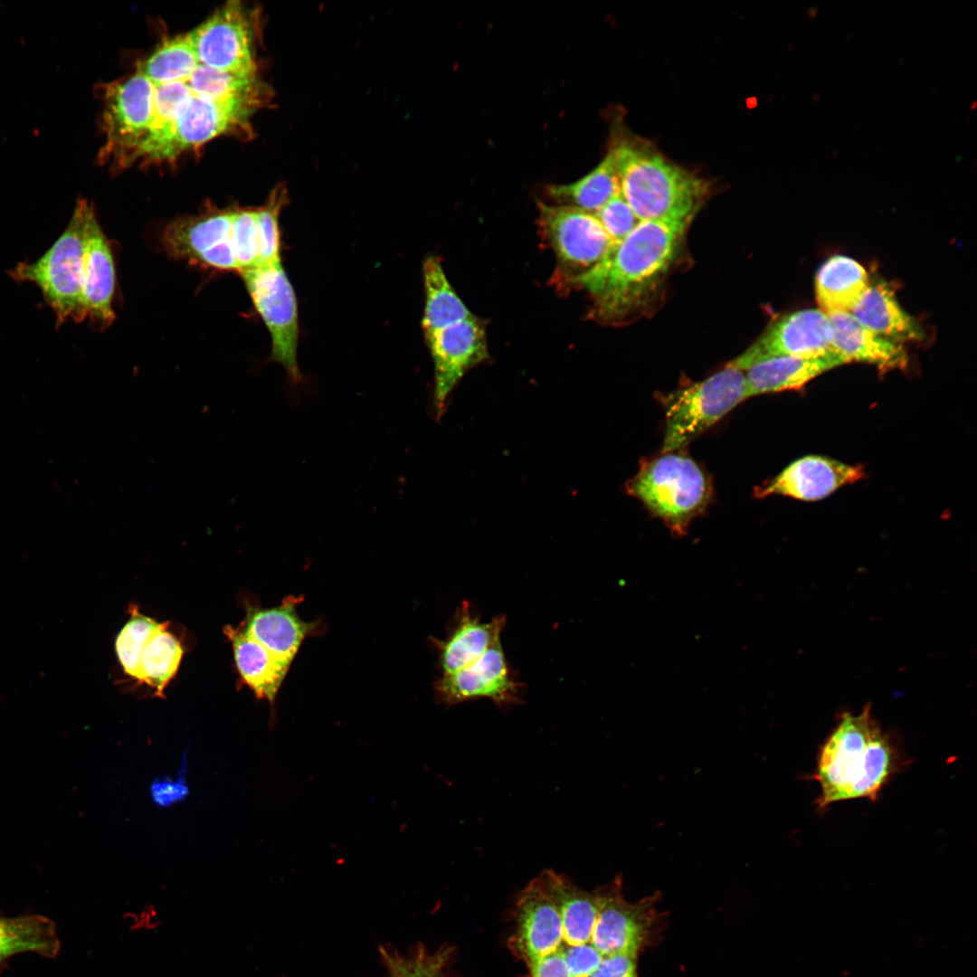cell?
I'll return each instance as SVG.
<instances>
[{
  "label": "cell",
  "instance_id": "obj_32",
  "mask_svg": "<svg viewBox=\"0 0 977 977\" xmlns=\"http://www.w3.org/2000/svg\"><path fill=\"white\" fill-rule=\"evenodd\" d=\"M199 64L189 33L163 43L138 71L154 84L185 81Z\"/></svg>",
  "mask_w": 977,
  "mask_h": 977
},
{
  "label": "cell",
  "instance_id": "obj_15",
  "mask_svg": "<svg viewBox=\"0 0 977 977\" xmlns=\"http://www.w3.org/2000/svg\"><path fill=\"white\" fill-rule=\"evenodd\" d=\"M831 353L836 352L830 345L828 316L820 309H803L776 320L726 365L745 372L768 357L812 358Z\"/></svg>",
  "mask_w": 977,
  "mask_h": 977
},
{
  "label": "cell",
  "instance_id": "obj_13",
  "mask_svg": "<svg viewBox=\"0 0 977 977\" xmlns=\"http://www.w3.org/2000/svg\"><path fill=\"white\" fill-rule=\"evenodd\" d=\"M232 207L211 204L198 214L174 219L162 231L161 242L172 258L219 270L238 271L231 241Z\"/></svg>",
  "mask_w": 977,
  "mask_h": 977
},
{
  "label": "cell",
  "instance_id": "obj_19",
  "mask_svg": "<svg viewBox=\"0 0 977 977\" xmlns=\"http://www.w3.org/2000/svg\"><path fill=\"white\" fill-rule=\"evenodd\" d=\"M115 283L112 251L91 206L86 223L82 303L86 318L101 328L109 326L115 318L112 308Z\"/></svg>",
  "mask_w": 977,
  "mask_h": 977
},
{
  "label": "cell",
  "instance_id": "obj_26",
  "mask_svg": "<svg viewBox=\"0 0 977 977\" xmlns=\"http://www.w3.org/2000/svg\"><path fill=\"white\" fill-rule=\"evenodd\" d=\"M849 313L868 329L896 343L919 340L923 336L884 283L869 284Z\"/></svg>",
  "mask_w": 977,
  "mask_h": 977
},
{
  "label": "cell",
  "instance_id": "obj_25",
  "mask_svg": "<svg viewBox=\"0 0 977 977\" xmlns=\"http://www.w3.org/2000/svg\"><path fill=\"white\" fill-rule=\"evenodd\" d=\"M237 669L259 698L273 703L289 663L271 653L242 628L225 626Z\"/></svg>",
  "mask_w": 977,
  "mask_h": 977
},
{
  "label": "cell",
  "instance_id": "obj_16",
  "mask_svg": "<svg viewBox=\"0 0 977 977\" xmlns=\"http://www.w3.org/2000/svg\"><path fill=\"white\" fill-rule=\"evenodd\" d=\"M435 687L438 699L448 706L485 697L506 707L519 701L521 684L511 673L498 641L470 665L443 674Z\"/></svg>",
  "mask_w": 977,
  "mask_h": 977
},
{
  "label": "cell",
  "instance_id": "obj_6",
  "mask_svg": "<svg viewBox=\"0 0 977 977\" xmlns=\"http://www.w3.org/2000/svg\"><path fill=\"white\" fill-rule=\"evenodd\" d=\"M747 398L745 372L728 365L700 382L660 395L666 427L661 452L685 447Z\"/></svg>",
  "mask_w": 977,
  "mask_h": 977
},
{
  "label": "cell",
  "instance_id": "obj_17",
  "mask_svg": "<svg viewBox=\"0 0 977 977\" xmlns=\"http://www.w3.org/2000/svg\"><path fill=\"white\" fill-rule=\"evenodd\" d=\"M510 947L526 963L557 951L564 943L558 911L538 877L519 893Z\"/></svg>",
  "mask_w": 977,
  "mask_h": 977
},
{
  "label": "cell",
  "instance_id": "obj_20",
  "mask_svg": "<svg viewBox=\"0 0 977 977\" xmlns=\"http://www.w3.org/2000/svg\"><path fill=\"white\" fill-rule=\"evenodd\" d=\"M827 316L830 345L846 363H868L882 370L906 366V354L899 343L868 329L849 312Z\"/></svg>",
  "mask_w": 977,
  "mask_h": 977
},
{
  "label": "cell",
  "instance_id": "obj_38",
  "mask_svg": "<svg viewBox=\"0 0 977 977\" xmlns=\"http://www.w3.org/2000/svg\"><path fill=\"white\" fill-rule=\"evenodd\" d=\"M187 759L186 752L183 755L180 772L175 779L163 777L155 779L150 784V795L155 804L159 807H169L182 802L189 794V787L186 783Z\"/></svg>",
  "mask_w": 977,
  "mask_h": 977
},
{
  "label": "cell",
  "instance_id": "obj_36",
  "mask_svg": "<svg viewBox=\"0 0 977 977\" xmlns=\"http://www.w3.org/2000/svg\"><path fill=\"white\" fill-rule=\"evenodd\" d=\"M231 241L240 273L260 264L256 208L232 207Z\"/></svg>",
  "mask_w": 977,
  "mask_h": 977
},
{
  "label": "cell",
  "instance_id": "obj_1",
  "mask_svg": "<svg viewBox=\"0 0 977 977\" xmlns=\"http://www.w3.org/2000/svg\"><path fill=\"white\" fill-rule=\"evenodd\" d=\"M688 225L640 221L602 261L575 280L572 285L584 289L592 299L593 318L618 322L644 308L678 255Z\"/></svg>",
  "mask_w": 977,
  "mask_h": 977
},
{
  "label": "cell",
  "instance_id": "obj_39",
  "mask_svg": "<svg viewBox=\"0 0 977 977\" xmlns=\"http://www.w3.org/2000/svg\"><path fill=\"white\" fill-rule=\"evenodd\" d=\"M572 977H590L601 963L603 955L590 943L559 948Z\"/></svg>",
  "mask_w": 977,
  "mask_h": 977
},
{
  "label": "cell",
  "instance_id": "obj_3",
  "mask_svg": "<svg viewBox=\"0 0 977 977\" xmlns=\"http://www.w3.org/2000/svg\"><path fill=\"white\" fill-rule=\"evenodd\" d=\"M609 152L621 194L640 221L689 223L707 194L705 181L637 140L616 138Z\"/></svg>",
  "mask_w": 977,
  "mask_h": 977
},
{
  "label": "cell",
  "instance_id": "obj_12",
  "mask_svg": "<svg viewBox=\"0 0 977 977\" xmlns=\"http://www.w3.org/2000/svg\"><path fill=\"white\" fill-rule=\"evenodd\" d=\"M155 84L139 71L104 87L101 127L106 142L100 159L113 157L119 166L143 138L154 118Z\"/></svg>",
  "mask_w": 977,
  "mask_h": 977
},
{
  "label": "cell",
  "instance_id": "obj_9",
  "mask_svg": "<svg viewBox=\"0 0 977 977\" xmlns=\"http://www.w3.org/2000/svg\"><path fill=\"white\" fill-rule=\"evenodd\" d=\"M538 210L539 230L556 257L560 282L572 285L602 261L613 245L593 213L542 202Z\"/></svg>",
  "mask_w": 977,
  "mask_h": 977
},
{
  "label": "cell",
  "instance_id": "obj_37",
  "mask_svg": "<svg viewBox=\"0 0 977 977\" xmlns=\"http://www.w3.org/2000/svg\"><path fill=\"white\" fill-rule=\"evenodd\" d=\"M594 214L613 243L626 237L640 222L621 194Z\"/></svg>",
  "mask_w": 977,
  "mask_h": 977
},
{
  "label": "cell",
  "instance_id": "obj_30",
  "mask_svg": "<svg viewBox=\"0 0 977 977\" xmlns=\"http://www.w3.org/2000/svg\"><path fill=\"white\" fill-rule=\"evenodd\" d=\"M547 194L557 204L574 206L594 213L612 198L621 194L619 176L610 152L591 172L579 180L564 185H551Z\"/></svg>",
  "mask_w": 977,
  "mask_h": 977
},
{
  "label": "cell",
  "instance_id": "obj_22",
  "mask_svg": "<svg viewBox=\"0 0 977 977\" xmlns=\"http://www.w3.org/2000/svg\"><path fill=\"white\" fill-rule=\"evenodd\" d=\"M296 599L289 597L274 608H247L244 631L271 653L290 664L312 624L300 619Z\"/></svg>",
  "mask_w": 977,
  "mask_h": 977
},
{
  "label": "cell",
  "instance_id": "obj_18",
  "mask_svg": "<svg viewBox=\"0 0 977 977\" xmlns=\"http://www.w3.org/2000/svg\"><path fill=\"white\" fill-rule=\"evenodd\" d=\"M864 476L860 466L808 455L796 460L756 493L759 498L782 495L803 501L822 499Z\"/></svg>",
  "mask_w": 977,
  "mask_h": 977
},
{
  "label": "cell",
  "instance_id": "obj_27",
  "mask_svg": "<svg viewBox=\"0 0 977 977\" xmlns=\"http://www.w3.org/2000/svg\"><path fill=\"white\" fill-rule=\"evenodd\" d=\"M868 285V272L858 261L844 255L830 257L816 276L820 310L826 315L849 313Z\"/></svg>",
  "mask_w": 977,
  "mask_h": 977
},
{
  "label": "cell",
  "instance_id": "obj_11",
  "mask_svg": "<svg viewBox=\"0 0 977 977\" xmlns=\"http://www.w3.org/2000/svg\"><path fill=\"white\" fill-rule=\"evenodd\" d=\"M594 893L598 915L589 943L603 956L614 953L639 955L658 941L662 920L656 905L660 898L659 892L636 903H629L622 896L621 876H616Z\"/></svg>",
  "mask_w": 977,
  "mask_h": 977
},
{
  "label": "cell",
  "instance_id": "obj_4",
  "mask_svg": "<svg viewBox=\"0 0 977 977\" xmlns=\"http://www.w3.org/2000/svg\"><path fill=\"white\" fill-rule=\"evenodd\" d=\"M626 488L677 536L687 534L691 520L702 514L712 498L710 479L701 467L676 451L642 462Z\"/></svg>",
  "mask_w": 977,
  "mask_h": 977
},
{
  "label": "cell",
  "instance_id": "obj_40",
  "mask_svg": "<svg viewBox=\"0 0 977 977\" xmlns=\"http://www.w3.org/2000/svg\"><path fill=\"white\" fill-rule=\"evenodd\" d=\"M638 955L614 953L603 956L590 977H637Z\"/></svg>",
  "mask_w": 977,
  "mask_h": 977
},
{
  "label": "cell",
  "instance_id": "obj_28",
  "mask_svg": "<svg viewBox=\"0 0 977 977\" xmlns=\"http://www.w3.org/2000/svg\"><path fill=\"white\" fill-rule=\"evenodd\" d=\"M61 948L55 923L43 915L0 917V975L7 960L21 953L53 958Z\"/></svg>",
  "mask_w": 977,
  "mask_h": 977
},
{
  "label": "cell",
  "instance_id": "obj_10",
  "mask_svg": "<svg viewBox=\"0 0 977 977\" xmlns=\"http://www.w3.org/2000/svg\"><path fill=\"white\" fill-rule=\"evenodd\" d=\"M272 98V91L225 99L193 94L172 128L166 161H174L184 152L222 136L246 140L253 138L251 119L269 106Z\"/></svg>",
  "mask_w": 977,
  "mask_h": 977
},
{
  "label": "cell",
  "instance_id": "obj_21",
  "mask_svg": "<svg viewBox=\"0 0 977 977\" xmlns=\"http://www.w3.org/2000/svg\"><path fill=\"white\" fill-rule=\"evenodd\" d=\"M843 364L845 360L837 353L812 358L763 359L745 371L747 396L801 389L818 375Z\"/></svg>",
  "mask_w": 977,
  "mask_h": 977
},
{
  "label": "cell",
  "instance_id": "obj_34",
  "mask_svg": "<svg viewBox=\"0 0 977 977\" xmlns=\"http://www.w3.org/2000/svg\"><path fill=\"white\" fill-rule=\"evenodd\" d=\"M288 203V188L285 184H280L270 193L265 204L256 208L260 264L280 261L279 217Z\"/></svg>",
  "mask_w": 977,
  "mask_h": 977
},
{
  "label": "cell",
  "instance_id": "obj_14",
  "mask_svg": "<svg viewBox=\"0 0 977 977\" xmlns=\"http://www.w3.org/2000/svg\"><path fill=\"white\" fill-rule=\"evenodd\" d=\"M426 342L434 369L432 412L440 421L462 377L489 357L485 324L474 315L434 332Z\"/></svg>",
  "mask_w": 977,
  "mask_h": 977
},
{
  "label": "cell",
  "instance_id": "obj_35",
  "mask_svg": "<svg viewBox=\"0 0 977 977\" xmlns=\"http://www.w3.org/2000/svg\"><path fill=\"white\" fill-rule=\"evenodd\" d=\"M381 956L390 977H441V971L450 957V948L430 953L418 947L412 954L403 955L396 951L380 948Z\"/></svg>",
  "mask_w": 977,
  "mask_h": 977
},
{
  "label": "cell",
  "instance_id": "obj_33",
  "mask_svg": "<svg viewBox=\"0 0 977 977\" xmlns=\"http://www.w3.org/2000/svg\"><path fill=\"white\" fill-rule=\"evenodd\" d=\"M130 619L122 628L116 640V651L126 674L139 680V659L142 650L151 638L165 623L141 614L131 605Z\"/></svg>",
  "mask_w": 977,
  "mask_h": 977
},
{
  "label": "cell",
  "instance_id": "obj_29",
  "mask_svg": "<svg viewBox=\"0 0 977 977\" xmlns=\"http://www.w3.org/2000/svg\"><path fill=\"white\" fill-rule=\"evenodd\" d=\"M422 274L425 305L422 327L425 339L443 327L474 316L451 285L438 257L425 259Z\"/></svg>",
  "mask_w": 977,
  "mask_h": 977
},
{
  "label": "cell",
  "instance_id": "obj_5",
  "mask_svg": "<svg viewBox=\"0 0 977 977\" xmlns=\"http://www.w3.org/2000/svg\"><path fill=\"white\" fill-rule=\"evenodd\" d=\"M92 204L79 198L66 228L34 261L19 262L8 270L17 282H31L41 290L54 313L56 327L86 319L82 303V265L86 223Z\"/></svg>",
  "mask_w": 977,
  "mask_h": 977
},
{
  "label": "cell",
  "instance_id": "obj_7",
  "mask_svg": "<svg viewBox=\"0 0 977 977\" xmlns=\"http://www.w3.org/2000/svg\"><path fill=\"white\" fill-rule=\"evenodd\" d=\"M259 9L230 2L189 33L199 63L238 74H260Z\"/></svg>",
  "mask_w": 977,
  "mask_h": 977
},
{
  "label": "cell",
  "instance_id": "obj_41",
  "mask_svg": "<svg viewBox=\"0 0 977 977\" xmlns=\"http://www.w3.org/2000/svg\"><path fill=\"white\" fill-rule=\"evenodd\" d=\"M526 964L531 977H572L560 949Z\"/></svg>",
  "mask_w": 977,
  "mask_h": 977
},
{
  "label": "cell",
  "instance_id": "obj_24",
  "mask_svg": "<svg viewBox=\"0 0 977 977\" xmlns=\"http://www.w3.org/2000/svg\"><path fill=\"white\" fill-rule=\"evenodd\" d=\"M505 623V616H496L488 622L481 621L472 613L469 603L463 602L455 629L446 640L439 644L443 674L460 670L479 659L500 641Z\"/></svg>",
  "mask_w": 977,
  "mask_h": 977
},
{
  "label": "cell",
  "instance_id": "obj_23",
  "mask_svg": "<svg viewBox=\"0 0 977 977\" xmlns=\"http://www.w3.org/2000/svg\"><path fill=\"white\" fill-rule=\"evenodd\" d=\"M538 878L558 911L564 943L567 945L589 943L598 915L594 891L587 892L578 887L565 876L552 869L544 870Z\"/></svg>",
  "mask_w": 977,
  "mask_h": 977
},
{
  "label": "cell",
  "instance_id": "obj_2",
  "mask_svg": "<svg viewBox=\"0 0 977 977\" xmlns=\"http://www.w3.org/2000/svg\"><path fill=\"white\" fill-rule=\"evenodd\" d=\"M896 745L871 716L844 713L820 746L814 777L820 788V811L848 800L875 802L900 767Z\"/></svg>",
  "mask_w": 977,
  "mask_h": 977
},
{
  "label": "cell",
  "instance_id": "obj_8",
  "mask_svg": "<svg viewBox=\"0 0 977 977\" xmlns=\"http://www.w3.org/2000/svg\"><path fill=\"white\" fill-rule=\"evenodd\" d=\"M253 305L270 337V359L286 370L291 385L303 381L298 365L299 320L294 289L280 261L259 264L241 272Z\"/></svg>",
  "mask_w": 977,
  "mask_h": 977
},
{
  "label": "cell",
  "instance_id": "obj_42",
  "mask_svg": "<svg viewBox=\"0 0 977 977\" xmlns=\"http://www.w3.org/2000/svg\"><path fill=\"white\" fill-rule=\"evenodd\" d=\"M124 921L132 933L151 931L161 925L158 912L153 906H147L139 912L125 913Z\"/></svg>",
  "mask_w": 977,
  "mask_h": 977
},
{
  "label": "cell",
  "instance_id": "obj_31",
  "mask_svg": "<svg viewBox=\"0 0 977 977\" xmlns=\"http://www.w3.org/2000/svg\"><path fill=\"white\" fill-rule=\"evenodd\" d=\"M165 622L145 645L139 659V680L162 697L164 689L175 675L183 656L178 640L166 631Z\"/></svg>",
  "mask_w": 977,
  "mask_h": 977
}]
</instances>
